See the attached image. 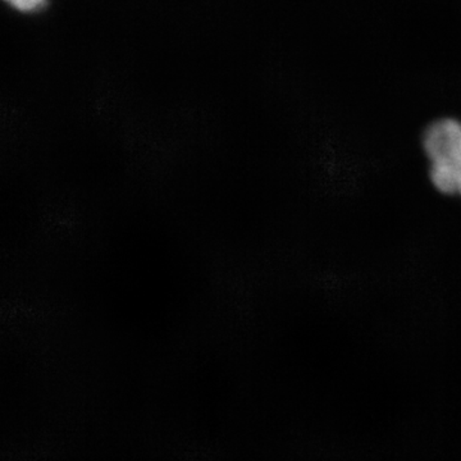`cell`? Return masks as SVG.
<instances>
[{
	"instance_id": "obj_1",
	"label": "cell",
	"mask_w": 461,
	"mask_h": 461,
	"mask_svg": "<svg viewBox=\"0 0 461 461\" xmlns=\"http://www.w3.org/2000/svg\"><path fill=\"white\" fill-rule=\"evenodd\" d=\"M427 160V178L439 195L456 196L454 160L461 147V120L451 115L430 121L420 138Z\"/></svg>"
},
{
	"instance_id": "obj_2",
	"label": "cell",
	"mask_w": 461,
	"mask_h": 461,
	"mask_svg": "<svg viewBox=\"0 0 461 461\" xmlns=\"http://www.w3.org/2000/svg\"><path fill=\"white\" fill-rule=\"evenodd\" d=\"M9 8L20 12V14H38L47 7L50 0H3Z\"/></svg>"
},
{
	"instance_id": "obj_3",
	"label": "cell",
	"mask_w": 461,
	"mask_h": 461,
	"mask_svg": "<svg viewBox=\"0 0 461 461\" xmlns=\"http://www.w3.org/2000/svg\"><path fill=\"white\" fill-rule=\"evenodd\" d=\"M455 177H456L457 195L461 199V147L454 160Z\"/></svg>"
}]
</instances>
